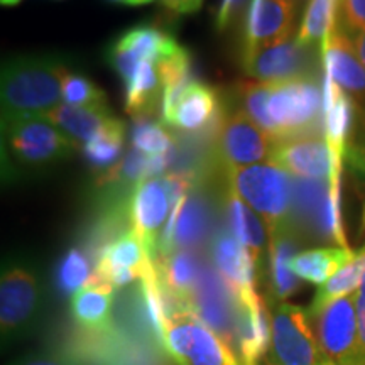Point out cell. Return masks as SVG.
Wrapping results in <instances>:
<instances>
[{
	"label": "cell",
	"instance_id": "1",
	"mask_svg": "<svg viewBox=\"0 0 365 365\" xmlns=\"http://www.w3.org/2000/svg\"><path fill=\"white\" fill-rule=\"evenodd\" d=\"M66 66L51 58H19L2 71V115L46 117L58 107Z\"/></svg>",
	"mask_w": 365,
	"mask_h": 365
},
{
	"label": "cell",
	"instance_id": "2",
	"mask_svg": "<svg viewBox=\"0 0 365 365\" xmlns=\"http://www.w3.org/2000/svg\"><path fill=\"white\" fill-rule=\"evenodd\" d=\"M228 188L266 223L269 239L293 228V178L271 161L240 168L225 175Z\"/></svg>",
	"mask_w": 365,
	"mask_h": 365
},
{
	"label": "cell",
	"instance_id": "3",
	"mask_svg": "<svg viewBox=\"0 0 365 365\" xmlns=\"http://www.w3.org/2000/svg\"><path fill=\"white\" fill-rule=\"evenodd\" d=\"M267 112L276 127L277 140L325 132L323 88L317 78L272 83Z\"/></svg>",
	"mask_w": 365,
	"mask_h": 365
},
{
	"label": "cell",
	"instance_id": "4",
	"mask_svg": "<svg viewBox=\"0 0 365 365\" xmlns=\"http://www.w3.org/2000/svg\"><path fill=\"white\" fill-rule=\"evenodd\" d=\"M271 354L279 365H331L323 352L308 309L286 301L271 307Z\"/></svg>",
	"mask_w": 365,
	"mask_h": 365
},
{
	"label": "cell",
	"instance_id": "5",
	"mask_svg": "<svg viewBox=\"0 0 365 365\" xmlns=\"http://www.w3.org/2000/svg\"><path fill=\"white\" fill-rule=\"evenodd\" d=\"M43 293L38 276L24 264H9L0 281V330L2 344L24 339L38 322Z\"/></svg>",
	"mask_w": 365,
	"mask_h": 365
},
{
	"label": "cell",
	"instance_id": "6",
	"mask_svg": "<svg viewBox=\"0 0 365 365\" xmlns=\"http://www.w3.org/2000/svg\"><path fill=\"white\" fill-rule=\"evenodd\" d=\"M161 346L176 365H240L230 346L191 313L166 323Z\"/></svg>",
	"mask_w": 365,
	"mask_h": 365
},
{
	"label": "cell",
	"instance_id": "7",
	"mask_svg": "<svg viewBox=\"0 0 365 365\" xmlns=\"http://www.w3.org/2000/svg\"><path fill=\"white\" fill-rule=\"evenodd\" d=\"M2 127L14 158L29 168L49 166L78 148L46 117L4 118Z\"/></svg>",
	"mask_w": 365,
	"mask_h": 365
},
{
	"label": "cell",
	"instance_id": "8",
	"mask_svg": "<svg viewBox=\"0 0 365 365\" xmlns=\"http://www.w3.org/2000/svg\"><path fill=\"white\" fill-rule=\"evenodd\" d=\"M274 143L276 140L240 108L222 118L213 135V158L228 175L240 168L269 161Z\"/></svg>",
	"mask_w": 365,
	"mask_h": 365
},
{
	"label": "cell",
	"instance_id": "9",
	"mask_svg": "<svg viewBox=\"0 0 365 365\" xmlns=\"http://www.w3.org/2000/svg\"><path fill=\"white\" fill-rule=\"evenodd\" d=\"M309 318L323 352L333 364L364 365L355 293L333 301Z\"/></svg>",
	"mask_w": 365,
	"mask_h": 365
},
{
	"label": "cell",
	"instance_id": "10",
	"mask_svg": "<svg viewBox=\"0 0 365 365\" xmlns=\"http://www.w3.org/2000/svg\"><path fill=\"white\" fill-rule=\"evenodd\" d=\"M312 46L298 39L267 46V48L244 49L242 68L250 78L262 83H282L298 78H317V58Z\"/></svg>",
	"mask_w": 365,
	"mask_h": 365
},
{
	"label": "cell",
	"instance_id": "11",
	"mask_svg": "<svg viewBox=\"0 0 365 365\" xmlns=\"http://www.w3.org/2000/svg\"><path fill=\"white\" fill-rule=\"evenodd\" d=\"M190 309L191 314L232 346L240 313V298L217 269L205 266L190 296Z\"/></svg>",
	"mask_w": 365,
	"mask_h": 365
},
{
	"label": "cell",
	"instance_id": "12",
	"mask_svg": "<svg viewBox=\"0 0 365 365\" xmlns=\"http://www.w3.org/2000/svg\"><path fill=\"white\" fill-rule=\"evenodd\" d=\"M173 212V198L164 178H150L135 186L132 191L127 217L130 228L143 240L150 261H156L159 242L166 230L168 217Z\"/></svg>",
	"mask_w": 365,
	"mask_h": 365
},
{
	"label": "cell",
	"instance_id": "13",
	"mask_svg": "<svg viewBox=\"0 0 365 365\" xmlns=\"http://www.w3.org/2000/svg\"><path fill=\"white\" fill-rule=\"evenodd\" d=\"M150 262L153 261L148 255L143 240L130 228V230L120 232L115 239L100 247L91 281L102 282L113 289H120L130 282L143 279Z\"/></svg>",
	"mask_w": 365,
	"mask_h": 365
},
{
	"label": "cell",
	"instance_id": "14",
	"mask_svg": "<svg viewBox=\"0 0 365 365\" xmlns=\"http://www.w3.org/2000/svg\"><path fill=\"white\" fill-rule=\"evenodd\" d=\"M213 225L212 208L200 191H191L173 207L170 222L159 242V255L195 250L205 244Z\"/></svg>",
	"mask_w": 365,
	"mask_h": 365
},
{
	"label": "cell",
	"instance_id": "15",
	"mask_svg": "<svg viewBox=\"0 0 365 365\" xmlns=\"http://www.w3.org/2000/svg\"><path fill=\"white\" fill-rule=\"evenodd\" d=\"M180 49L181 46L176 43V39L164 31L154 26H139L127 31L117 41L110 51V61L127 83L140 63L150 61L159 65Z\"/></svg>",
	"mask_w": 365,
	"mask_h": 365
},
{
	"label": "cell",
	"instance_id": "16",
	"mask_svg": "<svg viewBox=\"0 0 365 365\" xmlns=\"http://www.w3.org/2000/svg\"><path fill=\"white\" fill-rule=\"evenodd\" d=\"M269 161L296 178L330 181L331 176V150L323 134L276 140Z\"/></svg>",
	"mask_w": 365,
	"mask_h": 365
},
{
	"label": "cell",
	"instance_id": "17",
	"mask_svg": "<svg viewBox=\"0 0 365 365\" xmlns=\"http://www.w3.org/2000/svg\"><path fill=\"white\" fill-rule=\"evenodd\" d=\"M296 6V0H252L244 49L267 48L289 41L294 31Z\"/></svg>",
	"mask_w": 365,
	"mask_h": 365
},
{
	"label": "cell",
	"instance_id": "18",
	"mask_svg": "<svg viewBox=\"0 0 365 365\" xmlns=\"http://www.w3.org/2000/svg\"><path fill=\"white\" fill-rule=\"evenodd\" d=\"M323 70L350 97H365V66L355 49L354 39L339 24L331 29L322 44Z\"/></svg>",
	"mask_w": 365,
	"mask_h": 365
},
{
	"label": "cell",
	"instance_id": "19",
	"mask_svg": "<svg viewBox=\"0 0 365 365\" xmlns=\"http://www.w3.org/2000/svg\"><path fill=\"white\" fill-rule=\"evenodd\" d=\"M210 254L218 274L234 287L240 298L257 294V266L252 254L235 239L232 232H217L210 242Z\"/></svg>",
	"mask_w": 365,
	"mask_h": 365
},
{
	"label": "cell",
	"instance_id": "20",
	"mask_svg": "<svg viewBox=\"0 0 365 365\" xmlns=\"http://www.w3.org/2000/svg\"><path fill=\"white\" fill-rule=\"evenodd\" d=\"M222 118V107L217 91L196 81L181 95L168 125L198 134L205 130L208 132V127L217 130Z\"/></svg>",
	"mask_w": 365,
	"mask_h": 365
},
{
	"label": "cell",
	"instance_id": "21",
	"mask_svg": "<svg viewBox=\"0 0 365 365\" xmlns=\"http://www.w3.org/2000/svg\"><path fill=\"white\" fill-rule=\"evenodd\" d=\"M113 299L115 289L91 281L71 296V314L85 331L108 335L113 331Z\"/></svg>",
	"mask_w": 365,
	"mask_h": 365
},
{
	"label": "cell",
	"instance_id": "22",
	"mask_svg": "<svg viewBox=\"0 0 365 365\" xmlns=\"http://www.w3.org/2000/svg\"><path fill=\"white\" fill-rule=\"evenodd\" d=\"M46 118L59 130L65 132L78 148H83L112 120H115L108 107H71V105H58Z\"/></svg>",
	"mask_w": 365,
	"mask_h": 365
},
{
	"label": "cell",
	"instance_id": "23",
	"mask_svg": "<svg viewBox=\"0 0 365 365\" xmlns=\"http://www.w3.org/2000/svg\"><path fill=\"white\" fill-rule=\"evenodd\" d=\"M299 240L294 230L269 239V277L274 301H286L299 289V277L291 269V261L298 254Z\"/></svg>",
	"mask_w": 365,
	"mask_h": 365
},
{
	"label": "cell",
	"instance_id": "24",
	"mask_svg": "<svg viewBox=\"0 0 365 365\" xmlns=\"http://www.w3.org/2000/svg\"><path fill=\"white\" fill-rule=\"evenodd\" d=\"M227 220L230 232L245 249L252 254L257 271H261L264 249H266V232L257 213L252 212L234 190H227Z\"/></svg>",
	"mask_w": 365,
	"mask_h": 365
},
{
	"label": "cell",
	"instance_id": "25",
	"mask_svg": "<svg viewBox=\"0 0 365 365\" xmlns=\"http://www.w3.org/2000/svg\"><path fill=\"white\" fill-rule=\"evenodd\" d=\"M159 279L190 304V296L202 276L205 264L196 250H175L154 261Z\"/></svg>",
	"mask_w": 365,
	"mask_h": 365
},
{
	"label": "cell",
	"instance_id": "26",
	"mask_svg": "<svg viewBox=\"0 0 365 365\" xmlns=\"http://www.w3.org/2000/svg\"><path fill=\"white\" fill-rule=\"evenodd\" d=\"M125 110L132 117H153L164 97L163 78L158 66L144 61L137 66L134 76L127 81Z\"/></svg>",
	"mask_w": 365,
	"mask_h": 365
},
{
	"label": "cell",
	"instance_id": "27",
	"mask_svg": "<svg viewBox=\"0 0 365 365\" xmlns=\"http://www.w3.org/2000/svg\"><path fill=\"white\" fill-rule=\"evenodd\" d=\"M354 257L355 252L352 249L331 247V245L317 247L296 254L291 261V269L299 279L322 286Z\"/></svg>",
	"mask_w": 365,
	"mask_h": 365
},
{
	"label": "cell",
	"instance_id": "28",
	"mask_svg": "<svg viewBox=\"0 0 365 365\" xmlns=\"http://www.w3.org/2000/svg\"><path fill=\"white\" fill-rule=\"evenodd\" d=\"M365 276V245L355 252V257L349 264H345L335 276H331L325 284L318 287L314 298L308 308V314H317L322 312L327 304L344 298V296L354 294L362 284Z\"/></svg>",
	"mask_w": 365,
	"mask_h": 365
},
{
	"label": "cell",
	"instance_id": "29",
	"mask_svg": "<svg viewBox=\"0 0 365 365\" xmlns=\"http://www.w3.org/2000/svg\"><path fill=\"white\" fill-rule=\"evenodd\" d=\"M124 140L125 125L124 122L115 118L81 149H83L85 158L88 159L90 166L102 176L105 173L110 171L113 166H117L118 161H120Z\"/></svg>",
	"mask_w": 365,
	"mask_h": 365
},
{
	"label": "cell",
	"instance_id": "30",
	"mask_svg": "<svg viewBox=\"0 0 365 365\" xmlns=\"http://www.w3.org/2000/svg\"><path fill=\"white\" fill-rule=\"evenodd\" d=\"M336 6H339V0H309L296 39L301 44L312 46V48L323 44V41L336 24Z\"/></svg>",
	"mask_w": 365,
	"mask_h": 365
},
{
	"label": "cell",
	"instance_id": "31",
	"mask_svg": "<svg viewBox=\"0 0 365 365\" xmlns=\"http://www.w3.org/2000/svg\"><path fill=\"white\" fill-rule=\"evenodd\" d=\"M272 83L262 81H240L239 95L242 102V110L252 118L264 132H267L274 140H277V132L267 112L269 95H271Z\"/></svg>",
	"mask_w": 365,
	"mask_h": 365
},
{
	"label": "cell",
	"instance_id": "32",
	"mask_svg": "<svg viewBox=\"0 0 365 365\" xmlns=\"http://www.w3.org/2000/svg\"><path fill=\"white\" fill-rule=\"evenodd\" d=\"M132 144L135 149L150 156L166 154L175 148V137L166 125L154 120V117H135L132 127Z\"/></svg>",
	"mask_w": 365,
	"mask_h": 365
},
{
	"label": "cell",
	"instance_id": "33",
	"mask_svg": "<svg viewBox=\"0 0 365 365\" xmlns=\"http://www.w3.org/2000/svg\"><path fill=\"white\" fill-rule=\"evenodd\" d=\"M91 279L90 262L83 250L71 249L58 269V286L65 294H76Z\"/></svg>",
	"mask_w": 365,
	"mask_h": 365
},
{
	"label": "cell",
	"instance_id": "34",
	"mask_svg": "<svg viewBox=\"0 0 365 365\" xmlns=\"http://www.w3.org/2000/svg\"><path fill=\"white\" fill-rule=\"evenodd\" d=\"M61 97L71 107H107L103 91L93 81L80 75L68 73L61 85Z\"/></svg>",
	"mask_w": 365,
	"mask_h": 365
},
{
	"label": "cell",
	"instance_id": "35",
	"mask_svg": "<svg viewBox=\"0 0 365 365\" xmlns=\"http://www.w3.org/2000/svg\"><path fill=\"white\" fill-rule=\"evenodd\" d=\"M336 24L355 39L365 29V0H339Z\"/></svg>",
	"mask_w": 365,
	"mask_h": 365
},
{
	"label": "cell",
	"instance_id": "36",
	"mask_svg": "<svg viewBox=\"0 0 365 365\" xmlns=\"http://www.w3.org/2000/svg\"><path fill=\"white\" fill-rule=\"evenodd\" d=\"M11 365H80V364L68 354L46 350V352L26 355V357L16 360V362Z\"/></svg>",
	"mask_w": 365,
	"mask_h": 365
},
{
	"label": "cell",
	"instance_id": "37",
	"mask_svg": "<svg viewBox=\"0 0 365 365\" xmlns=\"http://www.w3.org/2000/svg\"><path fill=\"white\" fill-rule=\"evenodd\" d=\"M244 4L245 0H223L220 9H218V16H217L218 29H225V27L235 19V16L240 12V9Z\"/></svg>",
	"mask_w": 365,
	"mask_h": 365
},
{
	"label": "cell",
	"instance_id": "38",
	"mask_svg": "<svg viewBox=\"0 0 365 365\" xmlns=\"http://www.w3.org/2000/svg\"><path fill=\"white\" fill-rule=\"evenodd\" d=\"M355 308H357V322H359V335L360 344H362L364 365H365V276L362 284L355 291Z\"/></svg>",
	"mask_w": 365,
	"mask_h": 365
},
{
	"label": "cell",
	"instance_id": "39",
	"mask_svg": "<svg viewBox=\"0 0 365 365\" xmlns=\"http://www.w3.org/2000/svg\"><path fill=\"white\" fill-rule=\"evenodd\" d=\"M163 7L173 14H191L202 7L203 0H161Z\"/></svg>",
	"mask_w": 365,
	"mask_h": 365
},
{
	"label": "cell",
	"instance_id": "40",
	"mask_svg": "<svg viewBox=\"0 0 365 365\" xmlns=\"http://www.w3.org/2000/svg\"><path fill=\"white\" fill-rule=\"evenodd\" d=\"M350 161H352L360 171L365 173V145H359V148L352 149V153H350ZM362 230H365V205L362 212Z\"/></svg>",
	"mask_w": 365,
	"mask_h": 365
},
{
	"label": "cell",
	"instance_id": "41",
	"mask_svg": "<svg viewBox=\"0 0 365 365\" xmlns=\"http://www.w3.org/2000/svg\"><path fill=\"white\" fill-rule=\"evenodd\" d=\"M354 43H355V49H357V53L360 56V61H362L365 66V29L360 34L355 36Z\"/></svg>",
	"mask_w": 365,
	"mask_h": 365
},
{
	"label": "cell",
	"instance_id": "42",
	"mask_svg": "<svg viewBox=\"0 0 365 365\" xmlns=\"http://www.w3.org/2000/svg\"><path fill=\"white\" fill-rule=\"evenodd\" d=\"M112 2H117V4H124V6H144V4H150L154 2V0H112Z\"/></svg>",
	"mask_w": 365,
	"mask_h": 365
},
{
	"label": "cell",
	"instance_id": "43",
	"mask_svg": "<svg viewBox=\"0 0 365 365\" xmlns=\"http://www.w3.org/2000/svg\"><path fill=\"white\" fill-rule=\"evenodd\" d=\"M0 2H2V6H17L21 0H0Z\"/></svg>",
	"mask_w": 365,
	"mask_h": 365
},
{
	"label": "cell",
	"instance_id": "44",
	"mask_svg": "<svg viewBox=\"0 0 365 365\" xmlns=\"http://www.w3.org/2000/svg\"><path fill=\"white\" fill-rule=\"evenodd\" d=\"M262 365H279V364H276V362H269V364H262Z\"/></svg>",
	"mask_w": 365,
	"mask_h": 365
},
{
	"label": "cell",
	"instance_id": "45",
	"mask_svg": "<svg viewBox=\"0 0 365 365\" xmlns=\"http://www.w3.org/2000/svg\"><path fill=\"white\" fill-rule=\"evenodd\" d=\"M296 2H298V4H299V2H303V0H296Z\"/></svg>",
	"mask_w": 365,
	"mask_h": 365
},
{
	"label": "cell",
	"instance_id": "46",
	"mask_svg": "<svg viewBox=\"0 0 365 365\" xmlns=\"http://www.w3.org/2000/svg\"><path fill=\"white\" fill-rule=\"evenodd\" d=\"M331 365H335V364H331Z\"/></svg>",
	"mask_w": 365,
	"mask_h": 365
}]
</instances>
